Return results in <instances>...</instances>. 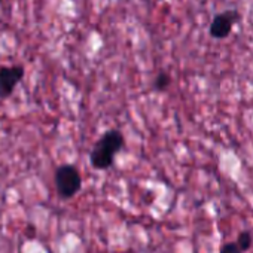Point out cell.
<instances>
[{
    "label": "cell",
    "instance_id": "obj_1",
    "mask_svg": "<svg viewBox=\"0 0 253 253\" xmlns=\"http://www.w3.org/2000/svg\"><path fill=\"white\" fill-rule=\"evenodd\" d=\"M125 139L119 130H107L92 146L89 152V163L95 170H109L116 155L124 149Z\"/></svg>",
    "mask_w": 253,
    "mask_h": 253
},
{
    "label": "cell",
    "instance_id": "obj_5",
    "mask_svg": "<svg viewBox=\"0 0 253 253\" xmlns=\"http://www.w3.org/2000/svg\"><path fill=\"white\" fill-rule=\"evenodd\" d=\"M170 84H171L170 75L166 73V72H160V73L155 76V79H154V82H152V86H154L155 91L164 92V91H167V89L170 88Z\"/></svg>",
    "mask_w": 253,
    "mask_h": 253
},
{
    "label": "cell",
    "instance_id": "obj_3",
    "mask_svg": "<svg viewBox=\"0 0 253 253\" xmlns=\"http://www.w3.org/2000/svg\"><path fill=\"white\" fill-rule=\"evenodd\" d=\"M26 69L21 64L0 67V100L12 95L17 85L24 79Z\"/></svg>",
    "mask_w": 253,
    "mask_h": 253
},
{
    "label": "cell",
    "instance_id": "obj_2",
    "mask_svg": "<svg viewBox=\"0 0 253 253\" xmlns=\"http://www.w3.org/2000/svg\"><path fill=\"white\" fill-rule=\"evenodd\" d=\"M55 189L60 198L70 200L82 188V176L73 164H63L55 170L54 174Z\"/></svg>",
    "mask_w": 253,
    "mask_h": 253
},
{
    "label": "cell",
    "instance_id": "obj_7",
    "mask_svg": "<svg viewBox=\"0 0 253 253\" xmlns=\"http://www.w3.org/2000/svg\"><path fill=\"white\" fill-rule=\"evenodd\" d=\"M219 253H244V252L238 247V244L235 241H228L220 247Z\"/></svg>",
    "mask_w": 253,
    "mask_h": 253
},
{
    "label": "cell",
    "instance_id": "obj_4",
    "mask_svg": "<svg viewBox=\"0 0 253 253\" xmlns=\"http://www.w3.org/2000/svg\"><path fill=\"white\" fill-rule=\"evenodd\" d=\"M240 20V14L235 9H226L217 15L213 17L210 27H209V33L213 39L220 41L225 39L231 35L234 24Z\"/></svg>",
    "mask_w": 253,
    "mask_h": 253
},
{
    "label": "cell",
    "instance_id": "obj_6",
    "mask_svg": "<svg viewBox=\"0 0 253 253\" xmlns=\"http://www.w3.org/2000/svg\"><path fill=\"white\" fill-rule=\"evenodd\" d=\"M235 243L238 244V247H240L243 252H247V250L252 247V244H253L252 232H250V231H241V232L238 234V238H237Z\"/></svg>",
    "mask_w": 253,
    "mask_h": 253
}]
</instances>
